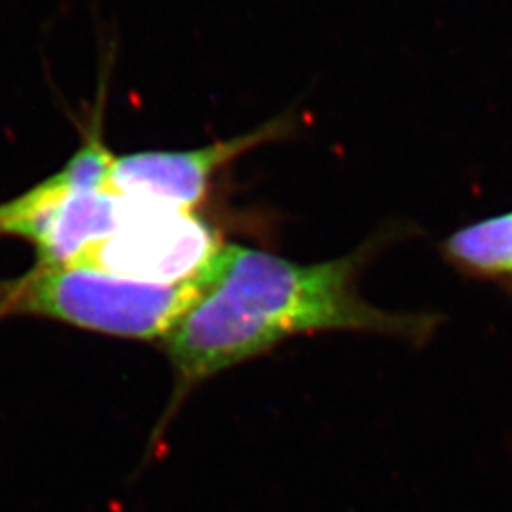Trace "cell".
I'll use <instances>...</instances> for the list:
<instances>
[{"mask_svg":"<svg viewBox=\"0 0 512 512\" xmlns=\"http://www.w3.org/2000/svg\"><path fill=\"white\" fill-rule=\"evenodd\" d=\"M150 209L109 190L95 192L90 173L71 156L42 183L0 203V238L35 247L37 266H71Z\"/></svg>","mask_w":512,"mask_h":512,"instance_id":"3957f363","label":"cell"},{"mask_svg":"<svg viewBox=\"0 0 512 512\" xmlns=\"http://www.w3.org/2000/svg\"><path fill=\"white\" fill-rule=\"evenodd\" d=\"M200 294L198 277L147 283L82 266H35L0 281V321L38 317L126 340H158Z\"/></svg>","mask_w":512,"mask_h":512,"instance_id":"7a4b0ae2","label":"cell"},{"mask_svg":"<svg viewBox=\"0 0 512 512\" xmlns=\"http://www.w3.org/2000/svg\"><path fill=\"white\" fill-rule=\"evenodd\" d=\"M378 241L329 262L298 264L243 245H220L198 272L200 294L160 342L175 389L165 418L203 382L258 359L285 340L319 332H372L425 340L435 315L368 304L357 281Z\"/></svg>","mask_w":512,"mask_h":512,"instance_id":"6da1fadb","label":"cell"},{"mask_svg":"<svg viewBox=\"0 0 512 512\" xmlns=\"http://www.w3.org/2000/svg\"><path fill=\"white\" fill-rule=\"evenodd\" d=\"M219 247L211 228L196 213L154 207L71 266L173 285L192 279Z\"/></svg>","mask_w":512,"mask_h":512,"instance_id":"5b68a950","label":"cell"},{"mask_svg":"<svg viewBox=\"0 0 512 512\" xmlns=\"http://www.w3.org/2000/svg\"><path fill=\"white\" fill-rule=\"evenodd\" d=\"M293 128L279 116L238 137L192 150H148L116 156L109 192L158 209L194 213L207 198L215 177L243 154L283 139Z\"/></svg>","mask_w":512,"mask_h":512,"instance_id":"277c9868","label":"cell"},{"mask_svg":"<svg viewBox=\"0 0 512 512\" xmlns=\"http://www.w3.org/2000/svg\"><path fill=\"white\" fill-rule=\"evenodd\" d=\"M444 253L471 274L512 275V213L461 228L446 239Z\"/></svg>","mask_w":512,"mask_h":512,"instance_id":"8992f818","label":"cell"}]
</instances>
